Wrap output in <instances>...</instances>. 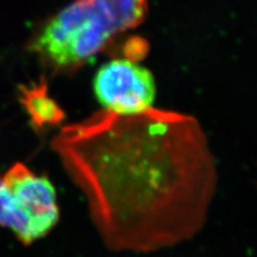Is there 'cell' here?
I'll use <instances>...</instances> for the list:
<instances>
[{
    "label": "cell",
    "instance_id": "obj_3",
    "mask_svg": "<svg viewBox=\"0 0 257 257\" xmlns=\"http://www.w3.org/2000/svg\"><path fill=\"white\" fill-rule=\"evenodd\" d=\"M93 90L103 110L116 115L141 114L154 107L156 99L154 75L127 58L104 63L95 73Z\"/></svg>",
    "mask_w": 257,
    "mask_h": 257
},
{
    "label": "cell",
    "instance_id": "obj_1",
    "mask_svg": "<svg viewBox=\"0 0 257 257\" xmlns=\"http://www.w3.org/2000/svg\"><path fill=\"white\" fill-rule=\"evenodd\" d=\"M52 149L112 250H157L202 228L218 174L196 118L155 107L126 116L101 110L64 126Z\"/></svg>",
    "mask_w": 257,
    "mask_h": 257
},
{
    "label": "cell",
    "instance_id": "obj_5",
    "mask_svg": "<svg viewBox=\"0 0 257 257\" xmlns=\"http://www.w3.org/2000/svg\"><path fill=\"white\" fill-rule=\"evenodd\" d=\"M19 100L36 131H43L50 126L58 125L64 119V111L48 94L44 78L36 84L21 86Z\"/></svg>",
    "mask_w": 257,
    "mask_h": 257
},
{
    "label": "cell",
    "instance_id": "obj_6",
    "mask_svg": "<svg viewBox=\"0 0 257 257\" xmlns=\"http://www.w3.org/2000/svg\"><path fill=\"white\" fill-rule=\"evenodd\" d=\"M0 225L11 229L22 242L25 241V230L23 223L16 212L13 199L2 176H0Z\"/></svg>",
    "mask_w": 257,
    "mask_h": 257
},
{
    "label": "cell",
    "instance_id": "obj_2",
    "mask_svg": "<svg viewBox=\"0 0 257 257\" xmlns=\"http://www.w3.org/2000/svg\"><path fill=\"white\" fill-rule=\"evenodd\" d=\"M121 24L104 0H73L47 21L28 43L45 67L69 73L105 50Z\"/></svg>",
    "mask_w": 257,
    "mask_h": 257
},
{
    "label": "cell",
    "instance_id": "obj_4",
    "mask_svg": "<svg viewBox=\"0 0 257 257\" xmlns=\"http://www.w3.org/2000/svg\"><path fill=\"white\" fill-rule=\"evenodd\" d=\"M3 179L25 229V244L48 234L59 220L52 182L20 162L12 165Z\"/></svg>",
    "mask_w": 257,
    "mask_h": 257
}]
</instances>
